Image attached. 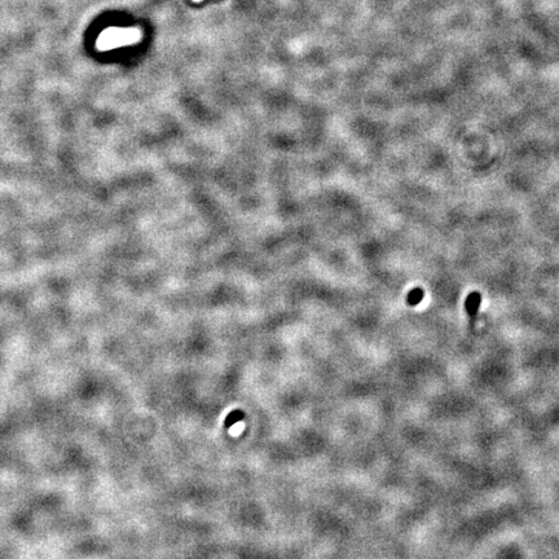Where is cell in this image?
I'll list each match as a JSON object with an SVG mask.
<instances>
[{
  "instance_id": "obj_2",
  "label": "cell",
  "mask_w": 559,
  "mask_h": 559,
  "mask_svg": "<svg viewBox=\"0 0 559 559\" xmlns=\"http://www.w3.org/2000/svg\"><path fill=\"white\" fill-rule=\"evenodd\" d=\"M422 298H424V291H422V289H414V290H412L411 293H409V295H408V302H409V304H418L421 301H422Z\"/></svg>"
},
{
  "instance_id": "obj_1",
  "label": "cell",
  "mask_w": 559,
  "mask_h": 559,
  "mask_svg": "<svg viewBox=\"0 0 559 559\" xmlns=\"http://www.w3.org/2000/svg\"><path fill=\"white\" fill-rule=\"evenodd\" d=\"M479 306H480V295L476 294V293H472V294L467 298V301H466V304H465L466 310H467V312H469L471 316H474V315H476V312H478Z\"/></svg>"
}]
</instances>
